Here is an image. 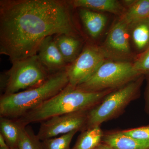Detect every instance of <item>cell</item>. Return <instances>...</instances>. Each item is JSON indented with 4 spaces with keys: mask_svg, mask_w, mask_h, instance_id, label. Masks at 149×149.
Listing matches in <instances>:
<instances>
[{
    "mask_svg": "<svg viewBox=\"0 0 149 149\" xmlns=\"http://www.w3.org/2000/svg\"><path fill=\"white\" fill-rule=\"evenodd\" d=\"M72 8L68 1L1 0L0 53L13 63L37 55L49 36L78 37Z\"/></svg>",
    "mask_w": 149,
    "mask_h": 149,
    "instance_id": "6da1fadb",
    "label": "cell"
},
{
    "mask_svg": "<svg viewBox=\"0 0 149 149\" xmlns=\"http://www.w3.org/2000/svg\"><path fill=\"white\" fill-rule=\"evenodd\" d=\"M113 90L86 92L68 84L58 94L17 119L22 125L26 126L57 116L89 111Z\"/></svg>",
    "mask_w": 149,
    "mask_h": 149,
    "instance_id": "7a4b0ae2",
    "label": "cell"
},
{
    "mask_svg": "<svg viewBox=\"0 0 149 149\" xmlns=\"http://www.w3.org/2000/svg\"><path fill=\"white\" fill-rule=\"evenodd\" d=\"M69 83L66 69L52 73L42 85L8 95H1L0 117L20 118L61 92Z\"/></svg>",
    "mask_w": 149,
    "mask_h": 149,
    "instance_id": "3957f363",
    "label": "cell"
},
{
    "mask_svg": "<svg viewBox=\"0 0 149 149\" xmlns=\"http://www.w3.org/2000/svg\"><path fill=\"white\" fill-rule=\"evenodd\" d=\"M10 69L1 75V95H8L42 85L51 74L37 54L12 63Z\"/></svg>",
    "mask_w": 149,
    "mask_h": 149,
    "instance_id": "277c9868",
    "label": "cell"
},
{
    "mask_svg": "<svg viewBox=\"0 0 149 149\" xmlns=\"http://www.w3.org/2000/svg\"><path fill=\"white\" fill-rule=\"evenodd\" d=\"M129 61L107 60L95 72L76 88L86 92H96L123 86L140 77Z\"/></svg>",
    "mask_w": 149,
    "mask_h": 149,
    "instance_id": "5b68a950",
    "label": "cell"
},
{
    "mask_svg": "<svg viewBox=\"0 0 149 149\" xmlns=\"http://www.w3.org/2000/svg\"><path fill=\"white\" fill-rule=\"evenodd\" d=\"M144 78V75H141L114 92H111L100 104L90 110L87 114L86 129L99 126L124 108L138 95Z\"/></svg>",
    "mask_w": 149,
    "mask_h": 149,
    "instance_id": "8992f818",
    "label": "cell"
},
{
    "mask_svg": "<svg viewBox=\"0 0 149 149\" xmlns=\"http://www.w3.org/2000/svg\"><path fill=\"white\" fill-rule=\"evenodd\" d=\"M108 60L99 46H85L73 63L66 68L70 85L76 87L92 76Z\"/></svg>",
    "mask_w": 149,
    "mask_h": 149,
    "instance_id": "52a82bcc",
    "label": "cell"
},
{
    "mask_svg": "<svg viewBox=\"0 0 149 149\" xmlns=\"http://www.w3.org/2000/svg\"><path fill=\"white\" fill-rule=\"evenodd\" d=\"M81 111L54 116L40 123L37 134L41 141L85 127L88 111Z\"/></svg>",
    "mask_w": 149,
    "mask_h": 149,
    "instance_id": "ba28073f",
    "label": "cell"
},
{
    "mask_svg": "<svg viewBox=\"0 0 149 149\" xmlns=\"http://www.w3.org/2000/svg\"><path fill=\"white\" fill-rule=\"evenodd\" d=\"M130 28L120 19L113 25L100 46L108 60L128 61L133 55L129 42Z\"/></svg>",
    "mask_w": 149,
    "mask_h": 149,
    "instance_id": "9c48e42d",
    "label": "cell"
},
{
    "mask_svg": "<svg viewBox=\"0 0 149 149\" xmlns=\"http://www.w3.org/2000/svg\"><path fill=\"white\" fill-rule=\"evenodd\" d=\"M37 55L43 66L51 74L65 69L69 65L59 50L54 36H49L43 40Z\"/></svg>",
    "mask_w": 149,
    "mask_h": 149,
    "instance_id": "30bf717a",
    "label": "cell"
},
{
    "mask_svg": "<svg viewBox=\"0 0 149 149\" xmlns=\"http://www.w3.org/2000/svg\"><path fill=\"white\" fill-rule=\"evenodd\" d=\"M73 8L88 9L96 12H106L120 17L125 10L123 3L116 0H72L68 1Z\"/></svg>",
    "mask_w": 149,
    "mask_h": 149,
    "instance_id": "8fae6325",
    "label": "cell"
},
{
    "mask_svg": "<svg viewBox=\"0 0 149 149\" xmlns=\"http://www.w3.org/2000/svg\"><path fill=\"white\" fill-rule=\"evenodd\" d=\"M125 10L119 19L130 27L148 19L149 16V0H135L123 2Z\"/></svg>",
    "mask_w": 149,
    "mask_h": 149,
    "instance_id": "7c38bea8",
    "label": "cell"
},
{
    "mask_svg": "<svg viewBox=\"0 0 149 149\" xmlns=\"http://www.w3.org/2000/svg\"><path fill=\"white\" fill-rule=\"evenodd\" d=\"M59 50L68 65L75 60L81 53L82 42L78 37L61 34L54 36Z\"/></svg>",
    "mask_w": 149,
    "mask_h": 149,
    "instance_id": "4fadbf2b",
    "label": "cell"
},
{
    "mask_svg": "<svg viewBox=\"0 0 149 149\" xmlns=\"http://www.w3.org/2000/svg\"><path fill=\"white\" fill-rule=\"evenodd\" d=\"M79 9V16L88 34L92 38H97L104 30L107 17L101 13L88 9Z\"/></svg>",
    "mask_w": 149,
    "mask_h": 149,
    "instance_id": "5bb4252c",
    "label": "cell"
},
{
    "mask_svg": "<svg viewBox=\"0 0 149 149\" xmlns=\"http://www.w3.org/2000/svg\"><path fill=\"white\" fill-rule=\"evenodd\" d=\"M103 142L113 149H149V142L133 139L122 132L107 135Z\"/></svg>",
    "mask_w": 149,
    "mask_h": 149,
    "instance_id": "9a60e30c",
    "label": "cell"
},
{
    "mask_svg": "<svg viewBox=\"0 0 149 149\" xmlns=\"http://www.w3.org/2000/svg\"><path fill=\"white\" fill-rule=\"evenodd\" d=\"M23 126L17 119L0 117V134L3 136L10 148H17Z\"/></svg>",
    "mask_w": 149,
    "mask_h": 149,
    "instance_id": "2e32d148",
    "label": "cell"
},
{
    "mask_svg": "<svg viewBox=\"0 0 149 149\" xmlns=\"http://www.w3.org/2000/svg\"><path fill=\"white\" fill-rule=\"evenodd\" d=\"M133 43L141 53L149 48V22L148 19L130 27Z\"/></svg>",
    "mask_w": 149,
    "mask_h": 149,
    "instance_id": "e0dca14e",
    "label": "cell"
},
{
    "mask_svg": "<svg viewBox=\"0 0 149 149\" xmlns=\"http://www.w3.org/2000/svg\"><path fill=\"white\" fill-rule=\"evenodd\" d=\"M102 132L99 126L86 129L71 149H93L101 143Z\"/></svg>",
    "mask_w": 149,
    "mask_h": 149,
    "instance_id": "ac0fdd59",
    "label": "cell"
},
{
    "mask_svg": "<svg viewBox=\"0 0 149 149\" xmlns=\"http://www.w3.org/2000/svg\"><path fill=\"white\" fill-rule=\"evenodd\" d=\"M17 148L18 149H44L42 141L29 125L22 127Z\"/></svg>",
    "mask_w": 149,
    "mask_h": 149,
    "instance_id": "d6986e66",
    "label": "cell"
},
{
    "mask_svg": "<svg viewBox=\"0 0 149 149\" xmlns=\"http://www.w3.org/2000/svg\"><path fill=\"white\" fill-rule=\"evenodd\" d=\"M78 130H75L58 137H54L42 141L44 149H71L70 143Z\"/></svg>",
    "mask_w": 149,
    "mask_h": 149,
    "instance_id": "ffe728a7",
    "label": "cell"
},
{
    "mask_svg": "<svg viewBox=\"0 0 149 149\" xmlns=\"http://www.w3.org/2000/svg\"><path fill=\"white\" fill-rule=\"evenodd\" d=\"M133 69L140 76L149 74V48L133 62Z\"/></svg>",
    "mask_w": 149,
    "mask_h": 149,
    "instance_id": "44dd1931",
    "label": "cell"
},
{
    "mask_svg": "<svg viewBox=\"0 0 149 149\" xmlns=\"http://www.w3.org/2000/svg\"><path fill=\"white\" fill-rule=\"evenodd\" d=\"M121 132L133 139L149 142V125Z\"/></svg>",
    "mask_w": 149,
    "mask_h": 149,
    "instance_id": "7402d4cb",
    "label": "cell"
},
{
    "mask_svg": "<svg viewBox=\"0 0 149 149\" xmlns=\"http://www.w3.org/2000/svg\"><path fill=\"white\" fill-rule=\"evenodd\" d=\"M9 147L3 136L0 134V148H6Z\"/></svg>",
    "mask_w": 149,
    "mask_h": 149,
    "instance_id": "603a6c76",
    "label": "cell"
},
{
    "mask_svg": "<svg viewBox=\"0 0 149 149\" xmlns=\"http://www.w3.org/2000/svg\"><path fill=\"white\" fill-rule=\"evenodd\" d=\"M93 149H113L111 148L109 146L106 145L105 144L100 143L97 146L95 147Z\"/></svg>",
    "mask_w": 149,
    "mask_h": 149,
    "instance_id": "cb8c5ba5",
    "label": "cell"
},
{
    "mask_svg": "<svg viewBox=\"0 0 149 149\" xmlns=\"http://www.w3.org/2000/svg\"><path fill=\"white\" fill-rule=\"evenodd\" d=\"M146 108L147 110L149 112V83L148 89H147L146 95Z\"/></svg>",
    "mask_w": 149,
    "mask_h": 149,
    "instance_id": "d4e9b609",
    "label": "cell"
},
{
    "mask_svg": "<svg viewBox=\"0 0 149 149\" xmlns=\"http://www.w3.org/2000/svg\"><path fill=\"white\" fill-rule=\"evenodd\" d=\"M0 149H18V148H11L9 147H8L7 148H0Z\"/></svg>",
    "mask_w": 149,
    "mask_h": 149,
    "instance_id": "484cf974",
    "label": "cell"
},
{
    "mask_svg": "<svg viewBox=\"0 0 149 149\" xmlns=\"http://www.w3.org/2000/svg\"><path fill=\"white\" fill-rule=\"evenodd\" d=\"M148 21L149 22V16L148 18Z\"/></svg>",
    "mask_w": 149,
    "mask_h": 149,
    "instance_id": "4316f807",
    "label": "cell"
},
{
    "mask_svg": "<svg viewBox=\"0 0 149 149\" xmlns=\"http://www.w3.org/2000/svg\"><path fill=\"white\" fill-rule=\"evenodd\" d=\"M148 77H149V74H148Z\"/></svg>",
    "mask_w": 149,
    "mask_h": 149,
    "instance_id": "83f0119b",
    "label": "cell"
}]
</instances>
